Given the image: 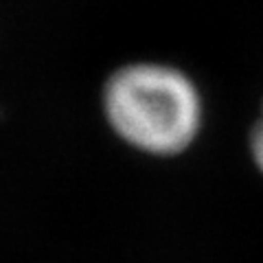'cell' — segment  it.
Wrapping results in <instances>:
<instances>
[{
	"label": "cell",
	"instance_id": "1",
	"mask_svg": "<svg viewBox=\"0 0 263 263\" xmlns=\"http://www.w3.org/2000/svg\"><path fill=\"white\" fill-rule=\"evenodd\" d=\"M103 114L125 145L154 158H176L197 143L206 103L184 68L143 60L121 66L103 84Z\"/></svg>",
	"mask_w": 263,
	"mask_h": 263
},
{
	"label": "cell",
	"instance_id": "2",
	"mask_svg": "<svg viewBox=\"0 0 263 263\" xmlns=\"http://www.w3.org/2000/svg\"><path fill=\"white\" fill-rule=\"evenodd\" d=\"M248 149H250V158L254 162V167L259 169V174L263 176V105H261V112L254 125L250 129V136H248Z\"/></svg>",
	"mask_w": 263,
	"mask_h": 263
}]
</instances>
